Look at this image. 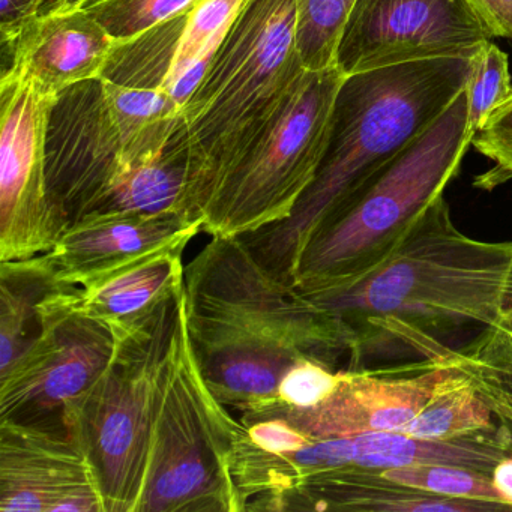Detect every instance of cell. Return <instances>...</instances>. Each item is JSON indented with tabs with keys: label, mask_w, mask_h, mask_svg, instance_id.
<instances>
[{
	"label": "cell",
	"mask_w": 512,
	"mask_h": 512,
	"mask_svg": "<svg viewBox=\"0 0 512 512\" xmlns=\"http://www.w3.org/2000/svg\"><path fill=\"white\" fill-rule=\"evenodd\" d=\"M298 293L325 314L350 368L386 356L434 358L452 332L496 325L511 307L512 241L467 236L440 196L376 265Z\"/></svg>",
	"instance_id": "6da1fadb"
},
{
	"label": "cell",
	"mask_w": 512,
	"mask_h": 512,
	"mask_svg": "<svg viewBox=\"0 0 512 512\" xmlns=\"http://www.w3.org/2000/svg\"><path fill=\"white\" fill-rule=\"evenodd\" d=\"M184 308L206 383L245 425L277 407L278 385L296 362L332 368L341 356L323 313L266 269L239 236H211L185 265Z\"/></svg>",
	"instance_id": "7a4b0ae2"
},
{
	"label": "cell",
	"mask_w": 512,
	"mask_h": 512,
	"mask_svg": "<svg viewBox=\"0 0 512 512\" xmlns=\"http://www.w3.org/2000/svg\"><path fill=\"white\" fill-rule=\"evenodd\" d=\"M472 59H428L344 76L313 184L289 218L239 235L257 260L292 286L314 229L445 112L469 85Z\"/></svg>",
	"instance_id": "3957f363"
},
{
	"label": "cell",
	"mask_w": 512,
	"mask_h": 512,
	"mask_svg": "<svg viewBox=\"0 0 512 512\" xmlns=\"http://www.w3.org/2000/svg\"><path fill=\"white\" fill-rule=\"evenodd\" d=\"M296 26V0H248L182 107L191 155V217L203 220L230 167L307 71Z\"/></svg>",
	"instance_id": "277c9868"
},
{
	"label": "cell",
	"mask_w": 512,
	"mask_h": 512,
	"mask_svg": "<svg viewBox=\"0 0 512 512\" xmlns=\"http://www.w3.org/2000/svg\"><path fill=\"white\" fill-rule=\"evenodd\" d=\"M472 139L466 88L421 136L314 229L299 253L293 289L311 292L341 283L388 256L443 196Z\"/></svg>",
	"instance_id": "5b68a950"
},
{
	"label": "cell",
	"mask_w": 512,
	"mask_h": 512,
	"mask_svg": "<svg viewBox=\"0 0 512 512\" xmlns=\"http://www.w3.org/2000/svg\"><path fill=\"white\" fill-rule=\"evenodd\" d=\"M181 122L182 107L164 89L98 77L59 94L47 130V176L70 226L161 157Z\"/></svg>",
	"instance_id": "8992f818"
},
{
	"label": "cell",
	"mask_w": 512,
	"mask_h": 512,
	"mask_svg": "<svg viewBox=\"0 0 512 512\" xmlns=\"http://www.w3.org/2000/svg\"><path fill=\"white\" fill-rule=\"evenodd\" d=\"M182 290L184 280L124 329L109 367L68 415V434L94 466L106 512H139Z\"/></svg>",
	"instance_id": "52a82bcc"
},
{
	"label": "cell",
	"mask_w": 512,
	"mask_h": 512,
	"mask_svg": "<svg viewBox=\"0 0 512 512\" xmlns=\"http://www.w3.org/2000/svg\"><path fill=\"white\" fill-rule=\"evenodd\" d=\"M242 427L200 371L182 290L139 512H244L232 473Z\"/></svg>",
	"instance_id": "ba28073f"
},
{
	"label": "cell",
	"mask_w": 512,
	"mask_h": 512,
	"mask_svg": "<svg viewBox=\"0 0 512 512\" xmlns=\"http://www.w3.org/2000/svg\"><path fill=\"white\" fill-rule=\"evenodd\" d=\"M343 80L337 67L305 71L218 185L203 212V232L245 235L290 217L322 163Z\"/></svg>",
	"instance_id": "9c48e42d"
},
{
	"label": "cell",
	"mask_w": 512,
	"mask_h": 512,
	"mask_svg": "<svg viewBox=\"0 0 512 512\" xmlns=\"http://www.w3.org/2000/svg\"><path fill=\"white\" fill-rule=\"evenodd\" d=\"M79 293L56 302L40 338L0 373V421L68 433L71 410L109 367L127 326L77 308Z\"/></svg>",
	"instance_id": "30bf717a"
},
{
	"label": "cell",
	"mask_w": 512,
	"mask_h": 512,
	"mask_svg": "<svg viewBox=\"0 0 512 512\" xmlns=\"http://www.w3.org/2000/svg\"><path fill=\"white\" fill-rule=\"evenodd\" d=\"M56 98L20 68L0 79V262L49 253L70 227L47 176V130Z\"/></svg>",
	"instance_id": "8fae6325"
},
{
	"label": "cell",
	"mask_w": 512,
	"mask_h": 512,
	"mask_svg": "<svg viewBox=\"0 0 512 512\" xmlns=\"http://www.w3.org/2000/svg\"><path fill=\"white\" fill-rule=\"evenodd\" d=\"M493 38L469 0H356L335 67L352 76L428 59H472Z\"/></svg>",
	"instance_id": "7c38bea8"
},
{
	"label": "cell",
	"mask_w": 512,
	"mask_h": 512,
	"mask_svg": "<svg viewBox=\"0 0 512 512\" xmlns=\"http://www.w3.org/2000/svg\"><path fill=\"white\" fill-rule=\"evenodd\" d=\"M0 511L106 512L97 473L65 431L0 421Z\"/></svg>",
	"instance_id": "4fadbf2b"
},
{
	"label": "cell",
	"mask_w": 512,
	"mask_h": 512,
	"mask_svg": "<svg viewBox=\"0 0 512 512\" xmlns=\"http://www.w3.org/2000/svg\"><path fill=\"white\" fill-rule=\"evenodd\" d=\"M449 367L422 358L389 368H349L331 395L310 409L284 410V418L311 439L400 431L425 406Z\"/></svg>",
	"instance_id": "5bb4252c"
},
{
	"label": "cell",
	"mask_w": 512,
	"mask_h": 512,
	"mask_svg": "<svg viewBox=\"0 0 512 512\" xmlns=\"http://www.w3.org/2000/svg\"><path fill=\"white\" fill-rule=\"evenodd\" d=\"M203 232L202 218L185 215H103L68 227L50 253L67 283L86 287L112 272Z\"/></svg>",
	"instance_id": "9a60e30c"
},
{
	"label": "cell",
	"mask_w": 512,
	"mask_h": 512,
	"mask_svg": "<svg viewBox=\"0 0 512 512\" xmlns=\"http://www.w3.org/2000/svg\"><path fill=\"white\" fill-rule=\"evenodd\" d=\"M118 41L85 8L52 11L29 23L10 47L4 68H20L47 94L103 76Z\"/></svg>",
	"instance_id": "2e32d148"
},
{
	"label": "cell",
	"mask_w": 512,
	"mask_h": 512,
	"mask_svg": "<svg viewBox=\"0 0 512 512\" xmlns=\"http://www.w3.org/2000/svg\"><path fill=\"white\" fill-rule=\"evenodd\" d=\"M317 475L344 469H395L418 464L469 467L491 475L496 464L512 455L499 430L458 439H419L400 431L314 439L308 446Z\"/></svg>",
	"instance_id": "e0dca14e"
},
{
	"label": "cell",
	"mask_w": 512,
	"mask_h": 512,
	"mask_svg": "<svg viewBox=\"0 0 512 512\" xmlns=\"http://www.w3.org/2000/svg\"><path fill=\"white\" fill-rule=\"evenodd\" d=\"M272 511L488 512L502 503L455 499L385 478L377 469L344 467L320 473L284 494Z\"/></svg>",
	"instance_id": "ac0fdd59"
},
{
	"label": "cell",
	"mask_w": 512,
	"mask_h": 512,
	"mask_svg": "<svg viewBox=\"0 0 512 512\" xmlns=\"http://www.w3.org/2000/svg\"><path fill=\"white\" fill-rule=\"evenodd\" d=\"M52 253L0 262V373H5L43 334L53 305L73 290Z\"/></svg>",
	"instance_id": "d6986e66"
},
{
	"label": "cell",
	"mask_w": 512,
	"mask_h": 512,
	"mask_svg": "<svg viewBox=\"0 0 512 512\" xmlns=\"http://www.w3.org/2000/svg\"><path fill=\"white\" fill-rule=\"evenodd\" d=\"M185 248L176 245L155 251L80 287L77 308L118 326L133 325L178 290L184 280Z\"/></svg>",
	"instance_id": "ffe728a7"
},
{
	"label": "cell",
	"mask_w": 512,
	"mask_h": 512,
	"mask_svg": "<svg viewBox=\"0 0 512 512\" xmlns=\"http://www.w3.org/2000/svg\"><path fill=\"white\" fill-rule=\"evenodd\" d=\"M434 358L460 371L475 389L512 452V337L499 326L482 328L464 346H445Z\"/></svg>",
	"instance_id": "44dd1931"
},
{
	"label": "cell",
	"mask_w": 512,
	"mask_h": 512,
	"mask_svg": "<svg viewBox=\"0 0 512 512\" xmlns=\"http://www.w3.org/2000/svg\"><path fill=\"white\" fill-rule=\"evenodd\" d=\"M248 0H200L188 13L166 91L184 107Z\"/></svg>",
	"instance_id": "7402d4cb"
},
{
	"label": "cell",
	"mask_w": 512,
	"mask_h": 512,
	"mask_svg": "<svg viewBox=\"0 0 512 512\" xmlns=\"http://www.w3.org/2000/svg\"><path fill=\"white\" fill-rule=\"evenodd\" d=\"M448 367L430 400L400 433L419 439L448 440L496 430L490 409L469 380L451 365Z\"/></svg>",
	"instance_id": "603a6c76"
},
{
	"label": "cell",
	"mask_w": 512,
	"mask_h": 512,
	"mask_svg": "<svg viewBox=\"0 0 512 512\" xmlns=\"http://www.w3.org/2000/svg\"><path fill=\"white\" fill-rule=\"evenodd\" d=\"M188 13L167 20L145 34L116 44L103 76L118 85L164 89L172 70Z\"/></svg>",
	"instance_id": "cb8c5ba5"
},
{
	"label": "cell",
	"mask_w": 512,
	"mask_h": 512,
	"mask_svg": "<svg viewBox=\"0 0 512 512\" xmlns=\"http://www.w3.org/2000/svg\"><path fill=\"white\" fill-rule=\"evenodd\" d=\"M356 0H296L298 49L305 70L335 67L338 41Z\"/></svg>",
	"instance_id": "d4e9b609"
},
{
	"label": "cell",
	"mask_w": 512,
	"mask_h": 512,
	"mask_svg": "<svg viewBox=\"0 0 512 512\" xmlns=\"http://www.w3.org/2000/svg\"><path fill=\"white\" fill-rule=\"evenodd\" d=\"M380 473L398 484L410 485L427 493L506 505L499 491L494 487L491 475L481 470L449 466V464H418V466L380 470Z\"/></svg>",
	"instance_id": "484cf974"
},
{
	"label": "cell",
	"mask_w": 512,
	"mask_h": 512,
	"mask_svg": "<svg viewBox=\"0 0 512 512\" xmlns=\"http://www.w3.org/2000/svg\"><path fill=\"white\" fill-rule=\"evenodd\" d=\"M200 0H98L85 7L118 43L190 13Z\"/></svg>",
	"instance_id": "4316f807"
},
{
	"label": "cell",
	"mask_w": 512,
	"mask_h": 512,
	"mask_svg": "<svg viewBox=\"0 0 512 512\" xmlns=\"http://www.w3.org/2000/svg\"><path fill=\"white\" fill-rule=\"evenodd\" d=\"M472 77L467 85L469 127L475 136L490 113L511 95L508 55L496 44L485 43L473 56Z\"/></svg>",
	"instance_id": "83f0119b"
},
{
	"label": "cell",
	"mask_w": 512,
	"mask_h": 512,
	"mask_svg": "<svg viewBox=\"0 0 512 512\" xmlns=\"http://www.w3.org/2000/svg\"><path fill=\"white\" fill-rule=\"evenodd\" d=\"M472 146L494 166L475 179V187L491 191L512 179V92L490 113L472 139Z\"/></svg>",
	"instance_id": "f1b7e54d"
},
{
	"label": "cell",
	"mask_w": 512,
	"mask_h": 512,
	"mask_svg": "<svg viewBox=\"0 0 512 512\" xmlns=\"http://www.w3.org/2000/svg\"><path fill=\"white\" fill-rule=\"evenodd\" d=\"M340 382V371L314 361L302 359L284 374L278 385L277 407L265 419L284 410L310 409L329 397ZM263 421V419H262Z\"/></svg>",
	"instance_id": "f546056e"
},
{
	"label": "cell",
	"mask_w": 512,
	"mask_h": 512,
	"mask_svg": "<svg viewBox=\"0 0 512 512\" xmlns=\"http://www.w3.org/2000/svg\"><path fill=\"white\" fill-rule=\"evenodd\" d=\"M245 434L256 448L271 454H289L313 440L284 418H269L247 424Z\"/></svg>",
	"instance_id": "4dcf8cb0"
},
{
	"label": "cell",
	"mask_w": 512,
	"mask_h": 512,
	"mask_svg": "<svg viewBox=\"0 0 512 512\" xmlns=\"http://www.w3.org/2000/svg\"><path fill=\"white\" fill-rule=\"evenodd\" d=\"M67 0H0V38L10 47L23 29L44 14L64 8Z\"/></svg>",
	"instance_id": "1f68e13d"
},
{
	"label": "cell",
	"mask_w": 512,
	"mask_h": 512,
	"mask_svg": "<svg viewBox=\"0 0 512 512\" xmlns=\"http://www.w3.org/2000/svg\"><path fill=\"white\" fill-rule=\"evenodd\" d=\"M494 38L512 40V0H469Z\"/></svg>",
	"instance_id": "d6a6232c"
},
{
	"label": "cell",
	"mask_w": 512,
	"mask_h": 512,
	"mask_svg": "<svg viewBox=\"0 0 512 512\" xmlns=\"http://www.w3.org/2000/svg\"><path fill=\"white\" fill-rule=\"evenodd\" d=\"M491 481L506 505L512 506V455L500 460L491 472Z\"/></svg>",
	"instance_id": "836d02e7"
},
{
	"label": "cell",
	"mask_w": 512,
	"mask_h": 512,
	"mask_svg": "<svg viewBox=\"0 0 512 512\" xmlns=\"http://www.w3.org/2000/svg\"><path fill=\"white\" fill-rule=\"evenodd\" d=\"M496 326H499L509 337H512V305L502 314V317L497 320Z\"/></svg>",
	"instance_id": "e575fe53"
},
{
	"label": "cell",
	"mask_w": 512,
	"mask_h": 512,
	"mask_svg": "<svg viewBox=\"0 0 512 512\" xmlns=\"http://www.w3.org/2000/svg\"><path fill=\"white\" fill-rule=\"evenodd\" d=\"M95 2H98V0H67L62 10H67V8H85L95 4Z\"/></svg>",
	"instance_id": "d590c367"
}]
</instances>
